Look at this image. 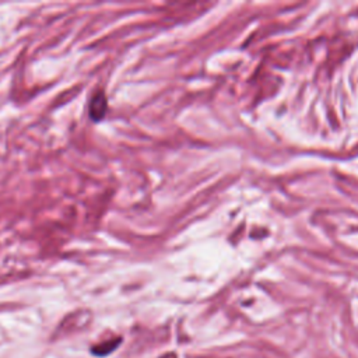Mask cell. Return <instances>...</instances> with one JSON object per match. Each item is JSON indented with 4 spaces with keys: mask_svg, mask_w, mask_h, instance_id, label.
<instances>
[{
    "mask_svg": "<svg viewBox=\"0 0 358 358\" xmlns=\"http://www.w3.org/2000/svg\"><path fill=\"white\" fill-rule=\"evenodd\" d=\"M106 108H108V102H106L105 92L102 90H98L96 92H94V95L90 99V116H91V119L92 120L103 119V116L106 113Z\"/></svg>",
    "mask_w": 358,
    "mask_h": 358,
    "instance_id": "6da1fadb",
    "label": "cell"
}]
</instances>
